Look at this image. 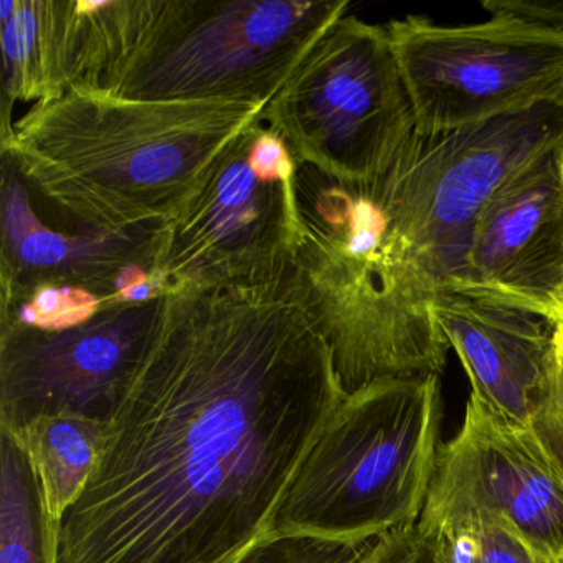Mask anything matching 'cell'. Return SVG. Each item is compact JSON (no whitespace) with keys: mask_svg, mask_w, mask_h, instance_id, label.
I'll list each match as a JSON object with an SVG mask.
<instances>
[{"mask_svg":"<svg viewBox=\"0 0 563 563\" xmlns=\"http://www.w3.org/2000/svg\"><path fill=\"white\" fill-rule=\"evenodd\" d=\"M345 394L292 275L164 299L58 563H240Z\"/></svg>","mask_w":563,"mask_h":563,"instance_id":"1","label":"cell"},{"mask_svg":"<svg viewBox=\"0 0 563 563\" xmlns=\"http://www.w3.org/2000/svg\"><path fill=\"white\" fill-rule=\"evenodd\" d=\"M263 104L134 101L71 88L34 104L2 137L29 189L81 225L108 232L169 219Z\"/></svg>","mask_w":563,"mask_h":563,"instance_id":"2","label":"cell"},{"mask_svg":"<svg viewBox=\"0 0 563 563\" xmlns=\"http://www.w3.org/2000/svg\"><path fill=\"white\" fill-rule=\"evenodd\" d=\"M296 207L292 279L344 394L441 375L450 344L433 314L438 291L395 229L382 174L351 183L298 166Z\"/></svg>","mask_w":563,"mask_h":563,"instance_id":"3","label":"cell"},{"mask_svg":"<svg viewBox=\"0 0 563 563\" xmlns=\"http://www.w3.org/2000/svg\"><path fill=\"white\" fill-rule=\"evenodd\" d=\"M78 8L75 88L156 103L266 107L349 2L80 0Z\"/></svg>","mask_w":563,"mask_h":563,"instance_id":"4","label":"cell"},{"mask_svg":"<svg viewBox=\"0 0 563 563\" xmlns=\"http://www.w3.org/2000/svg\"><path fill=\"white\" fill-rule=\"evenodd\" d=\"M440 375L345 395L286 493L268 539L357 543L417 526L440 453Z\"/></svg>","mask_w":563,"mask_h":563,"instance_id":"5","label":"cell"},{"mask_svg":"<svg viewBox=\"0 0 563 563\" xmlns=\"http://www.w3.org/2000/svg\"><path fill=\"white\" fill-rule=\"evenodd\" d=\"M296 173L285 141L262 117L154 227L151 278L169 295L263 286L291 275L299 240Z\"/></svg>","mask_w":563,"mask_h":563,"instance_id":"6","label":"cell"},{"mask_svg":"<svg viewBox=\"0 0 563 563\" xmlns=\"http://www.w3.org/2000/svg\"><path fill=\"white\" fill-rule=\"evenodd\" d=\"M298 166L362 183L384 174L417 131L387 27L342 15L263 110Z\"/></svg>","mask_w":563,"mask_h":563,"instance_id":"7","label":"cell"},{"mask_svg":"<svg viewBox=\"0 0 563 563\" xmlns=\"http://www.w3.org/2000/svg\"><path fill=\"white\" fill-rule=\"evenodd\" d=\"M556 144H563V108L540 107L441 133L415 131L401 147L382 174L385 197L438 296L456 278L487 200Z\"/></svg>","mask_w":563,"mask_h":563,"instance_id":"8","label":"cell"},{"mask_svg":"<svg viewBox=\"0 0 563 563\" xmlns=\"http://www.w3.org/2000/svg\"><path fill=\"white\" fill-rule=\"evenodd\" d=\"M418 133H441L540 107L563 108V34L514 15L387 25Z\"/></svg>","mask_w":563,"mask_h":563,"instance_id":"9","label":"cell"},{"mask_svg":"<svg viewBox=\"0 0 563 563\" xmlns=\"http://www.w3.org/2000/svg\"><path fill=\"white\" fill-rule=\"evenodd\" d=\"M164 299L110 301L60 331L0 324V430L51 413L110 421L146 355Z\"/></svg>","mask_w":563,"mask_h":563,"instance_id":"10","label":"cell"},{"mask_svg":"<svg viewBox=\"0 0 563 563\" xmlns=\"http://www.w3.org/2000/svg\"><path fill=\"white\" fill-rule=\"evenodd\" d=\"M499 517L563 563V471L532 424L471 394L460 430L438 453L418 522L460 514Z\"/></svg>","mask_w":563,"mask_h":563,"instance_id":"11","label":"cell"},{"mask_svg":"<svg viewBox=\"0 0 563 563\" xmlns=\"http://www.w3.org/2000/svg\"><path fill=\"white\" fill-rule=\"evenodd\" d=\"M562 289L563 144H556L520 167L487 200L446 292L560 324Z\"/></svg>","mask_w":563,"mask_h":563,"instance_id":"12","label":"cell"},{"mask_svg":"<svg viewBox=\"0 0 563 563\" xmlns=\"http://www.w3.org/2000/svg\"><path fill=\"white\" fill-rule=\"evenodd\" d=\"M154 227L108 232L75 222L34 196L2 156V292L77 288L104 301H151Z\"/></svg>","mask_w":563,"mask_h":563,"instance_id":"13","label":"cell"},{"mask_svg":"<svg viewBox=\"0 0 563 563\" xmlns=\"http://www.w3.org/2000/svg\"><path fill=\"white\" fill-rule=\"evenodd\" d=\"M433 314L470 378L471 394L532 424L559 364V324L457 292H441Z\"/></svg>","mask_w":563,"mask_h":563,"instance_id":"14","label":"cell"},{"mask_svg":"<svg viewBox=\"0 0 563 563\" xmlns=\"http://www.w3.org/2000/svg\"><path fill=\"white\" fill-rule=\"evenodd\" d=\"M4 113L15 101L48 103L71 90L80 52L78 2L4 0Z\"/></svg>","mask_w":563,"mask_h":563,"instance_id":"15","label":"cell"},{"mask_svg":"<svg viewBox=\"0 0 563 563\" xmlns=\"http://www.w3.org/2000/svg\"><path fill=\"white\" fill-rule=\"evenodd\" d=\"M110 421L75 413L32 418L11 434L34 464L54 519L64 522L100 464Z\"/></svg>","mask_w":563,"mask_h":563,"instance_id":"16","label":"cell"},{"mask_svg":"<svg viewBox=\"0 0 563 563\" xmlns=\"http://www.w3.org/2000/svg\"><path fill=\"white\" fill-rule=\"evenodd\" d=\"M60 530L34 464L0 431V563H58Z\"/></svg>","mask_w":563,"mask_h":563,"instance_id":"17","label":"cell"},{"mask_svg":"<svg viewBox=\"0 0 563 563\" xmlns=\"http://www.w3.org/2000/svg\"><path fill=\"white\" fill-rule=\"evenodd\" d=\"M417 532L433 540L450 563H559L489 514L467 512L417 522Z\"/></svg>","mask_w":563,"mask_h":563,"instance_id":"18","label":"cell"},{"mask_svg":"<svg viewBox=\"0 0 563 563\" xmlns=\"http://www.w3.org/2000/svg\"><path fill=\"white\" fill-rule=\"evenodd\" d=\"M415 543V527L357 543L312 537H273L258 543L240 563H413Z\"/></svg>","mask_w":563,"mask_h":563,"instance_id":"19","label":"cell"},{"mask_svg":"<svg viewBox=\"0 0 563 563\" xmlns=\"http://www.w3.org/2000/svg\"><path fill=\"white\" fill-rule=\"evenodd\" d=\"M110 301L77 288L38 286L24 292H2V324L42 331L74 328L93 318Z\"/></svg>","mask_w":563,"mask_h":563,"instance_id":"20","label":"cell"},{"mask_svg":"<svg viewBox=\"0 0 563 563\" xmlns=\"http://www.w3.org/2000/svg\"><path fill=\"white\" fill-rule=\"evenodd\" d=\"M559 364L552 387L533 417L532 427L550 456L563 471V345L559 338Z\"/></svg>","mask_w":563,"mask_h":563,"instance_id":"21","label":"cell"},{"mask_svg":"<svg viewBox=\"0 0 563 563\" xmlns=\"http://www.w3.org/2000/svg\"><path fill=\"white\" fill-rule=\"evenodd\" d=\"M490 15H514L563 34V0H484Z\"/></svg>","mask_w":563,"mask_h":563,"instance_id":"22","label":"cell"},{"mask_svg":"<svg viewBox=\"0 0 563 563\" xmlns=\"http://www.w3.org/2000/svg\"><path fill=\"white\" fill-rule=\"evenodd\" d=\"M413 563H450L437 543L417 532Z\"/></svg>","mask_w":563,"mask_h":563,"instance_id":"23","label":"cell"},{"mask_svg":"<svg viewBox=\"0 0 563 563\" xmlns=\"http://www.w3.org/2000/svg\"><path fill=\"white\" fill-rule=\"evenodd\" d=\"M559 338H560V342H562V345H563V322H560V324H559Z\"/></svg>","mask_w":563,"mask_h":563,"instance_id":"24","label":"cell"},{"mask_svg":"<svg viewBox=\"0 0 563 563\" xmlns=\"http://www.w3.org/2000/svg\"><path fill=\"white\" fill-rule=\"evenodd\" d=\"M560 311H562V319H560V322H563V289H562V298H560Z\"/></svg>","mask_w":563,"mask_h":563,"instance_id":"25","label":"cell"}]
</instances>
